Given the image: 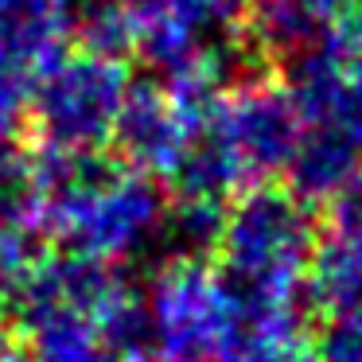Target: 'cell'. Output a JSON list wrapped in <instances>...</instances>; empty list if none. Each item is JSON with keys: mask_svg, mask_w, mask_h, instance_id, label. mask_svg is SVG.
I'll return each mask as SVG.
<instances>
[{"mask_svg": "<svg viewBox=\"0 0 362 362\" xmlns=\"http://www.w3.org/2000/svg\"><path fill=\"white\" fill-rule=\"evenodd\" d=\"M129 82H133L129 63L66 47L32 82L24 144L71 156L110 152Z\"/></svg>", "mask_w": 362, "mask_h": 362, "instance_id": "obj_1", "label": "cell"}, {"mask_svg": "<svg viewBox=\"0 0 362 362\" xmlns=\"http://www.w3.org/2000/svg\"><path fill=\"white\" fill-rule=\"evenodd\" d=\"M199 133L211 136L238 168L242 183L253 187V183H273L284 175L304 133V121L281 74H261V78H245L222 90L206 110Z\"/></svg>", "mask_w": 362, "mask_h": 362, "instance_id": "obj_2", "label": "cell"}, {"mask_svg": "<svg viewBox=\"0 0 362 362\" xmlns=\"http://www.w3.org/2000/svg\"><path fill=\"white\" fill-rule=\"evenodd\" d=\"M144 300L156 327L160 362H218L238 335L234 308L214 261H160Z\"/></svg>", "mask_w": 362, "mask_h": 362, "instance_id": "obj_3", "label": "cell"}, {"mask_svg": "<svg viewBox=\"0 0 362 362\" xmlns=\"http://www.w3.org/2000/svg\"><path fill=\"white\" fill-rule=\"evenodd\" d=\"M195 133V121H187L175 110V102L156 78H133L125 105L117 113V125H113L110 152L121 168L168 187Z\"/></svg>", "mask_w": 362, "mask_h": 362, "instance_id": "obj_4", "label": "cell"}, {"mask_svg": "<svg viewBox=\"0 0 362 362\" xmlns=\"http://www.w3.org/2000/svg\"><path fill=\"white\" fill-rule=\"evenodd\" d=\"M346 0H245L242 35L273 71L288 63L292 55L315 47L335 28Z\"/></svg>", "mask_w": 362, "mask_h": 362, "instance_id": "obj_5", "label": "cell"}, {"mask_svg": "<svg viewBox=\"0 0 362 362\" xmlns=\"http://www.w3.org/2000/svg\"><path fill=\"white\" fill-rule=\"evenodd\" d=\"M358 172H362V144L343 125L327 121V125H304L281 183L300 203H308L312 211H323Z\"/></svg>", "mask_w": 362, "mask_h": 362, "instance_id": "obj_6", "label": "cell"}, {"mask_svg": "<svg viewBox=\"0 0 362 362\" xmlns=\"http://www.w3.org/2000/svg\"><path fill=\"white\" fill-rule=\"evenodd\" d=\"M78 0H0V55L40 74L71 47Z\"/></svg>", "mask_w": 362, "mask_h": 362, "instance_id": "obj_7", "label": "cell"}, {"mask_svg": "<svg viewBox=\"0 0 362 362\" xmlns=\"http://www.w3.org/2000/svg\"><path fill=\"white\" fill-rule=\"evenodd\" d=\"M304 304L320 320L362 315V238L323 230L304 276Z\"/></svg>", "mask_w": 362, "mask_h": 362, "instance_id": "obj_8", "label": "cell"}, {"mask_svg": "<svg viewBox=\"0 0 362 362\" xmlns=\"http://www.w3.org/2000/svg\"><path fill=\"white\" fill-rule=\"evenodd\" d=\"M98 343L105 362H160L148 300L133 284L117 288V296L98 312Z\"/></svg>", "mask_w": 362, "mask_h": 362, "instance_id": "obj_9", "label": "cell"}, {"mask_svg": "<svg viewBox=\"0 0 362 362\" xmlns=\"http://www.w3.org/2000/svg\"><path fill=\"white\" fill-rule=\"evenodd\" d=\"M71 47H82L90 55H105V59H129L136 55V28L129 20V12L117 0H94L74 16L71 28Z\"/></svg>", "mask_w": 362, "mask_h": 362, "instance_id": "obj_10", "label": "cell"}, {"mask_svg": "<svg viewBox=\"0 0 362 362\" xmlns=\"http://www.w3.org/2000/svg\"><path fill=\"white\" fill-rule=\"evenodd\" d=\"M40 226L28 211L0 203V300L24 276V269L40 257Z\"/></svg>", "mask_w": 362, "mask_h": 362, "instance_id": "obj_11", "label": "cell"}, {"mask_svg": "<svg viewBox=\"0 0 362 362\" xmlns=\"http://www.w3.org/2000/svg\"><path fill=\"white\" fill-rule=\"evenodd\" d=\"M218 362H315L304 331H242Z\"/></svg>", "mask_w": 362, "mask_h": 362, "instance_id": "obj_12", "label": "cell"}, {"mask_svg": "<svg viewBox=\"0 0 362 362\" xmlns=\"http://www.w3.org/2000/svg\"><path fill=\"white\" fill-rule=\"evenodd\" d=\"M32 82H35V74H28L20 63L0 55V148L24 144Z\"/></svg>", "mask_w": 362, "mask_h": 362, "instance_id": "obj_13", "label": "cell"}, {"mask_svg": "<svg viewBox=\"0 0 362 362\" xmlns=\"http://www.w3.org/2000/svg\"><path fill=\"white\" fill-rule=\"evenodd\" d=\"M315 362H362V315L323 320L312 339Z\"/></svg>", "mask_w": 362, "mask_h": 362, "instance_id": "obj_14", "label": "cell"}, {"mask_svg": "<svg viewBox=\"0 0 362 362\" xmlns=\"http://www.w3.org/2000/svg\"><path fill=\"white\" fill-rule=\"evenodd\" d=\"M320 226L327 230V234L362 238V172L320 211Z\"/></svg>", "mask_w": 362, "mask_h": 362, "instance_id": "obj_15", "label": "cell"}, {"mask_svg": "<svg viewBox=\"0 0 362 362\" xmlns=\"http://www.w3.org/2000/svg\"><path fill=\"white\" fill-rule=\"evenodd\" d=\"M0 362H28L24 343H20V335L12 331V323L4 315H0Z\"/></svg>", "mask_w": 362, "mask_h": 362, "instance_id": "obj_16", "label": "cell"}]
</instances>
